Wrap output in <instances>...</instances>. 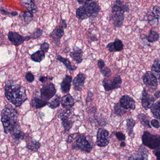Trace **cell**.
I'll return each instance as SVG.
<instances>
[{"mask_svg":"<svg viewBox=\"0 0 160 160\" xmlns=\"http://www.w3.org/2000/svg\"><path fill=\"white\" fill-rule=\"evenodd\" d=\"M4 92L8 101L16 107L21 106L28 99L26 88L12 80H9L6 83Z\"/></svg>","mask_w":160,"mask_h":160,"instance_id":"cell-1","label":"cell"},{"mask_svg":"<svg viewBox=\"0 0 160 160\" xmlns=\"http://www.w3.org/2000/svg\"><path fill=\"white\" fill-rule=\"evenodd\" d=\"M78 2L82 4L77 9L76 17L82 21L87 18L95 17L99 14L100 7L96 2L93 1H78Z\"/></svg>","mask_w":160,"mask_h":160,"instance_id":"cell-2","label":"cell"},{"mask_svg":"<svg viewBox=\"0 0 160 160\" xmlns=\"http://www.w3.org/2000/svg\"><path fill=\"white\" fill-rule=\"evenodd\" d=\"M18 113L15 108L5 107L1 112V122L5 133H11L16 126Z\"/></svg>","mask_w":160,"mask_h":160,"instance_id":"cell-3","label":"cell"},{"mask_svg":"<svg viewBox=\"0 0 160 160\" xmlns=\"http://www.w3.org/2000/svg\"><path fill=\"white\" fill-rule=\"evenodd\" d=\"M143 145L152 149H155L160 148V135L152 134L148 131L143 132L142 136Z\"/></svg>","mask_w":160,"mask_h":160,"instance_id":"cell-4","label":"cell"},{"mask_svg":"<svg viewBox=\"0 0 160 160\" xmlns=\"http://www.w3.org/2000/svg\"><path fill=\"white\" fill-rule=\"evenodd\" d=\"M72 114V111L69 108H66L64 110H62L60 112L59 116L62 121V124L64 128V132H68L72 128L74 121L70 119V116Z\"/></svg>","mask_w":160,"mask_h":160,"instance_id":"cell-5","label":"cell"},{"mask_svg":"<svg viewBox=\"0 0 160 160\" xmlns=\"http://www.w3.org/2000/svg\"><path fill=\"white\" fill-rule=\"evenodd\" d=\"M75 148L79 149L85 152H90L92 150V146L85 136L80 135L77 138L75 143L73 146V149Z\"/></svg>","mask_w":160,"mask_h":160,"instance_id":"cell-6","label":"cell"},{"mask_svg":"<svg viewBox=\"0 0 160 160\" xmlns=\"http://www.w3.org/2000/svg\"><path fill=\"white\" fill-rule=\"evenodd\" d=\"M40 92L41 98L48 102L56 95L57 89L53 83H49L43 86Z\"/></svg>","mask_w":160,"mask_h":160,"instance_id":"cell-7","label":"cell"},{"mask_svg":"<svg viewBox=\"0 0 160 160\" xmlns=\"http://www.w3.org/2000/svg\"><path fill=\"white\" fill-rule=\"evenodd\" d=\"M109 132L103 128H99L96 136V145L99 147H105L109 144Z\"/></svg>","mask_w":160,"mask_h":160,"instance_id":"cell-8","label":"cell"},{"mask_svg":"<svg viewBox=\"0 0 160 160\" xmlns=\"http://www.w3.org/2000/svg\"><path fill=\"white\" fill-rule=\"evenodd\" d=\"M122 80L120 76L118 75L114 78L112 80L104 78L102 81L104 88L106 91L113 90L119 88L121 86Z\"/></svg>","mask_w":160,"mask_h":160,"instance_id":"cell-9","label":"cell"},{"mask_svg":"<svg viewBox=\"0 0 160 160\" xmlns=\"http://www.w3.org/2000/svg\"><path fill=\"white\" fill-rule=\"evenodd\" d=\"M8 38L9 41L16 46H19L23 44L25 41L31 40L29 36H23L19 33L15 32L10 31L8 33Z\"/></svg>","mask_w":160,"mask_h":160,"instance_id":"cell-10","label":"cell"},{"mask_svg":"<svg viewBox=\"0 0 160 160\" xmlns=\"http://www.w3.org/2000/svg\"><path fill=\"white\" fill-rule=\"evenodd\" d=\"M156 98L150 95L147 90L144 88L142 91V96L141 98V103L142 107L146 110L151 108L156 101Z\"/></svg>","mask_w":160,"mask_h":160,"instance_id":"cell-11","label":"cell"},{"mask_svg":"<svg viewBox=\"0 0 160 160\" xmlns=\"http://www.w3.org/2000/svg\"><path fill=\"white\" fill-rule=\"evenodd\" d=\"M119 103L126 110H134L136 108V103L134 100L128 95L122 96L120 100Z\"/></svg>","mask_w":160,"mask_h":160,"instance_id":"cell-12","label":"cell"},{"mask_svg":"<svg viewBox=\"0 0 160 160\" xmlns=\"http://www.w3.org/2000/svg\"><path fill=\"white\" fill-rule=\"evenodd\" d=\"M64 28L62 26H58L56 27L50 34V37L54 41V43L59 46L60 43V40L64 35Z\"/></svg>","mask_w":160,"mask_h":160,"instance_id":"cell-13","label":"cell"},{"mask_svg":"<svg viewBox=\"0 0 160 160\" xmlns=\"http://www.w3.org/2000/svg\"><path fill=\"white\" fill-rule=\"evenodd\" d=\"M86 75L83 73H79L72 81V85L75 90L81 91L84 88Z\"/></svg>","mask_w":160,"mask_h":160,"instance_id":"cell-14","label":"cell"},{"mask_svg":"<svg viewBox=\"0 0 160 160\" xmlns=\"http://www.w3.org/2000/svg\"><path fill=\"white\" fill-rule=\"evenodd\" d=\"M143 83L146 86L157 88L158 80L156 77L151 72H147L143 78Z\"/></svg>","mask_w":160,"mask_h":160,"instance_id":"cell-15","label":"cell"},{"mask_svg":"<svg viewBox=\"0 0 160 160\" xmlns=\"http://www.w3.org/2000/svg\"><path fill=\"white\" fill-rule=\"evenodd\" d=\"M111 19L115 27L117 28H121L124 19V12H119L112 13Z\"/></svg>","mask_w":160,"mask_h":160,"instance_id":"cell-16","label":"cell"},{"mask_svg":"<svg viewBox=\"0 0 160 160\" xmlns=\"http://www.w3.org/2000/svg\"><path fill=\"white\" fill-rule=\"evenodd\" d=\"M145 150H146V148H144L142 145L140 146L139 150L132 153L129 157L128 160H148V154Z\"/></svg>","mask_w":160,"mask_h":160,"instance_id":"cell-17","label":"cell"},{"mask_svg":"<svg viewBox=\"0 0 160 160\" xmlns=\"http://www.w3.org/2000/svg\"><path fill=\"white\" fill-rule=\"evenodd\" d=\"M72 76L66 75L61 83V90L63 93H68L70 92L72 82Z\"/></svg>","mask_w":160,"mask_h":160,"instance_id":"cell-18","label":"cell"},{"mask_svg":"<svg viewBox=\"0 0 160 160\" xmlns=\"http://www.w3.org/2000/svg\"><path fill=\"white\" fill-rule=\"evenodd\" d=\"M75 103V101L74 99L70 93L66 94L61 99V103L62 106L66 108L70 109L72 108L74 105Z\"/></svg>","mask_w":160,"mask_h":160,"instance_id":"cell-19","label":"cell"},{"mask_svg":"<svg viewBox=\"0 0 160 160\" xmlns=\"http://www.w3.org/2000/svg\"><path fill=\"white\" fill-rule=\"evenodd\" d=\"M129 7L126 4H122V2L120 1H116L114 2L111 10V12L114 13L117 12H129Z\"/></svg>","mask_w":160,"mask_h":160,"instance_id":"cell-20","label":"cell"},{"mask_svg":"<svg viewBox=\"0 0 160 160\" xmlns=\"http://www.w3.org/2000/svg\"><path fill=\"white\" fill-rule=\"evenodd\" d=\"M48 102L41 98V96H36L32 98L31 104L32 107L39 109L47 105Z\"/></svg>","mask_w":160,"mask_h":160,"instance_id":"cell-21","label":"cell"},{"mask_svg":"<svg viewBox=\"0 0 160 160\" xmlns=\"http://www.w3.org/2000/svg\"><path fill=\"white\" fill-rule=\"evenodd\" d=\"M18 18L23 24L25 25H28L33 20V14L29 11L21 12L19 14Z\"/></svg>","mask_w":160,"mask_h":160,"instance_id":"cell-22","label":"cell"},{"mask_svg":"<svg viewBox=\"0 0 160 160\" xmlns=\"http://www.w3.org/2000/svg\"><path fill=\"white\" fill-rule=\"evenodd\" d=\"M13 138L16 140H20L24 139L25 138V134L21 131L20 126L18 124L16 125L13 130L11 132Z\"/></svg>","mask_w":160,"mask_h":160,"instance_id":"cell-23","label":"cell"},{"mask_svg":"<svg viewBox=\"0 0 160 160\" xmlns=\"http://www.w3.org/2000/svg\"><path fill=\"white\" fill-rule=\"evenodd\" d=\"M57 60L60 62L63 63L65 65L67 70L70 72L75 71L77 69V67L75 65H73L71 62L69 60V59L67 58H63L62 56L59 55L57 58Z\"/></svg>","mask_w":160,"mask_h":160,"instance_id":"cell-24","label":"cell"},{"mask_svg":"<svg viewBox=\"0 0 160 160\" xmlns=\"http://www.w3.org/2000/svg\"><path fill=\"white\" fill-rule=\"evenodd\" d=\"M83 51L82 49H79L74 50L73 52H71L70 57L73 61L75 62L77 64H80L83 61Z\"/></svg>","mask_w":160,"mask_h":160,"instance_id":"cell-25","label":"cell"},{"mask_svg":"<svg viewBox=\"0 0 160 160\" xmlns=\"http://www.w3.org/2000/svg\"><path fill=\"white\" fill-rule=\"evenodd\" d=\"M151 72L160 83V59H159L154 60L152 66Z\"/></svg>","mask_w":160,"mask_h":160,"instance_id":"cell-26","label":"cell"},{"mask_svg":"<svg viewBox=\"0 0 160 160\" xmlns=\"http://www.w3.org/2000/svg\"><path fill=\"white\" fill-rule=\"evenodd\" d=\"M45 58V52L42 50H38L31 56L32 60L35 62H40Z\"/></svg>","mask_w":160,"mask_h":160,"instance_id":"cell-27","label":"cell"},{"mask_svg":"<svg viewBox=\"0 0 160 160\" xmlns=\"http://www.w3.org/2000/svg\"><path fill=\"white\" fill-rule=\"evenodd\" d=\"M23 5L28 9L29 12L32 14L37 12V8L34 2L32 1H21Z\"/></svg>","mask_w":160,"mask_h":160,"instance_id":"cell-28","label":"cell"},{"mask_svg":"<svg viewBox=\"0 0 160 160\" xmlns=\"http://www.w3.org/2000/svg\"><path fill=\"white\" fill-rule=\"evenodd\" d=\"M150 110L153 117L156 119L160 121V100L154 103L150 108Z\"/></svg>","mask_w":160,"mask_h":160,"instance_id":"cell-29","label":"cell"},{"mask_svg":"<svg viewBox=\"0 0 160 160\" xmlns=\"http://www.w3.org/2000/svg\"><path fill=\"white\" fill-rule=\"evenodd\" d=\"M41 143L35 140H31L27 143V148L32 151L37 152L41 148Z\"/></svg>","mask_w":160,"mask_h":160,"instance_id":"cell-30","label":"cell"},{"mask_svg":"<svg viewBox=\"0 0 160 160\" xmlns=\"http://www.w3.org/2000/svg\"><path fill=\"white\" fill-rule=\"evenodd\" d=\"M135 124V121L133 119L131 118L126 120V129H127L128 135L130 136H132L133 134V128Z\"/></svg>","mask_w":160,"mask_h":160,"instance_id":"cell-31","label":"cell"},{"mask_svg":"<svg viewBox=\"0 0 160 160\" xmlns=\"http://www.w3.org/2000/svg\"><path fill=\"white\" fill-rule=\"evenodd\" d=\"M159 38L160 36L158 32L154 31L151 30L147 36V39L148 42L152 43L157 42L159 40Z\"/></svg>","mask_w":160,"mask_h":160,"instance_id":"cell-32","label":"cell"},{"mask_svg":"<svg viewBox=\"0 0 160 160\" xmlns=\"http://www.w3.org/2000/svg\"><path fill=\"white\" fill-rule=\"evenodd\" d=\"M137 118L143 125L147 126L148 128H151V126L150 124L149 120L145 114L140 113L138 115Z\"/></svg>","mask_w":160,"mask_h":160,"instance_id":"cell-33","label":"cell"},{"mask_svg":"<svg viewBox=\"0 0 160 160\" xmlns=\"http://www.w3.org/2000/svg\"><path fill=\"white\" fill-rule=\"evenodd\" d=\"M60 103V97H59L58 95H57L50 102H48L47 105L50 108H52V109H55L59 106Z\"/></svg>","mask_w":160,"mask_h":160,"instance_id":"cell-34","label":"cell"},{"mask_svg":"<svg viewBox=\"0 0 160 160\" xmlns=\"http://www.w3.org/2000/svg\"><path fill=\"white\" fill-rule=\"evenodd\" d=\"M114 111L116 115L118 116H122L126 113L127 110L123 108L120 104L119 103H115L114 106Z\"/></svg>","mask_w":160,"mask_h":160,"instance_id":"cell-35","label":"cell"},{"mask_svg":"<svg viewBox=\"0 0 160 160\" xmlns=\"http://www.w3.org/2000/svg\"><path fill=\"white\" fill-rule=\"evenodd\" d=\"M43 31L40 28H36L34 31L29 35L31 40L32 39H37L42 35Z\"/></svg>","mask_w":160,"mask_h":160,"instance_id":"cell-36","label":"cell"},{"mask_svg":"<svg viewBox=\"0 0 160 160\" xmlns=\"http://www.w3.org/2000/svg\"><path fill=\"white\" fill-rule=\"evenodd\" d=\"M113 42H114L116 51H121L123 49L124 45H123V43L119 39H115V41H114Z\"/></svg>","mask_w":160,"mask_h":160,"instance_id":"cell-37","label":"cell"},{"mask_svg":"<svg viewBox=\"0 0 160 160\" xmlns=\"http://www.w3.org/2000/svg\"><path fill=\"white\" fill-rule=\"evenodd\" d=\"M100 72L105 78L109 77L111 75V70L108 67H104L102 70H100Z\"/></svg>","mask_w":160,"mask_h":160,"instance_id":"cell-38","label":"cell"},{"mask_svg":"<svg viewBox=\"0 0 160 160\" xmlns=\"http://www.w3.org/2000/svg\"><path fill=\"white\" fill-rule=\"evenodd\" d=\"M152 12L153 13L156 18L159 20L160 18V7L157 5L154 6L152 10Z\"/></svg>","mask_w":160,"mask_h":160,"instance_id":"cell-39","label":"cell"},{"mask_svg":"<svg viewBox=\"0 0 160 160\" xmlns=\"http://www.w3.org/2000/svg\"><path fill=\"white\" fill-rule=\"evenodd\" d=\"M114 134L119 141H124L126 137H125V135L122 132H115Z\"/></svg>","mask_w":160,"mask_h":160,"instance_id":"cell-40","label":"cell"},{"mask_svg":"<svg viewBox=\"0 0 160 160\" xmlns=\"http://www.w3.org/2000/svg\"><path fill=\"white\" fill-rule=\"evenodd\" d=\"M49 48H50V45H49L48 43L44 42L42 43L41 45L40 50L46 53V52H47L48 51Z\"/></svg>","mask_w":160,"mask_h":160,"instance_id":"cell-41","label":"cell"},{"mask_svg":"<svg viewBox=\"0 0 160 160\" xmlns=\"http://www.w3.org/2000/svg\"><path fill=\"white\" fill-rule=\"evenodd\" d=\"M26 79L29 83H32L34 80V76L31 72H28L26 74Z\"/></svg>","mask_w":160,"mask_h":160,"instance_id":"cell-42","label":"cell"},{"mask_svg":"<svg viewBox=\"0 0 160 160\" xmlns=\"http://www.w3.org/2000/svg\"><path fill=\"white\" fill-rule=\"evenodd\" d=\"M106 48L110 52H116V48L114 46V42H110L107 45Z\"/></svg>","mask_w":160,"mask_h":160,"instance_id":"cell-43","label":"cell"},{"mask_svg":"<svg viewBox=\"0 0 160 160\" xmlns=\"http://www.w3.org/2000/svg\"><path fill=\"white\" fill-rule=\"evenodd\" d=\"M151 124L152 126V127L156 128V129H158V128H160V122H159L158 120L156 119H153L151 121Z\"/></svg>","mask_w":160,"mask_h":160,"instance_id":"cell-44","label":"cell"},{"mask_svg":"<svg viewBox=\"0 0 160 160\" xmlns=\"http://www.w3.org/2000/svg\"><path fill=\"white\" fill-rule=\"evenodd\" d=\"M93 92L89 90L88 91V95H87V98H86V102L87 103L91 102L92 100V97H93Z\"/></svg>","mask_w":160,"mask_h":160,"instance_id":"cell-45","label":"cell"},{"mask_svg":"<svg viewBox=\"0 0 160 160\" xmlns=\"http://www.w3.org/2000/svg\"><path fill=\"white\" fill-rule=\"evenodd\" d=\"M97 65L100 70H102L105 66L104 61L102 59H99L97 62Z\"/></svg>","mask_w":160,"mask_h":160,"instance_id":"cell-46","label":"cell"},{"mask_svg":"<svg viewBox=\"0 0 160 160\" xmlns=\"http://www.w3.org/2000/svg\"><path fill=\"white\" fill-rule=\"evenodd\" d=\"M152 152L156 157V160H160V148L153 150Z\"/></svg>","mask_w":160,"mask_h":160,"instance_id":"cell-47","label":"cell"},{"mask_svg":"<svg viewBox=\"0 0 160 160\" xmlns=\"http://www.w3.org/2000/svg\"><path fill=\"white\" fill-rule=\"evenodd\" d=\"M48 79V78L47 76H41L39 78V81L42 83H44L46 82Z\"/></svg>","mask_w":160,"mask_h":160,"instance_id":"cell-48","label":"cell"},{"mask_svg":"<svg viewBox=\"0 0 160 160\" xmlns=\"http://www.w3.org/2000/svg\"><path fill=\"white\" fill-rule=\"evenodd\" d=\"M60 24L61 26H62L63 28H67V24H66V21H65V20H63V19H61V20Z\"/></svg>","mask_w":160,"mask_h":160,"instance_id":"cell-49","label":"cell"},{"mask_svg":"<svg viewBox=\"0 0 160 160\" xmlns=\"http://www.w3.org/2000/svg\"><path fill=\"white\" fill-rule=\"evenodd\" d=\"M1 13L2 14L5 15H12V12H7L6 10H4V9H2V8H1Z\"/></svg>","mask_w":160,"mask_h":160,"instance_id":"cell-50","label":"cell"},{"mask_svg":"<svg viewBox=\"0 0 160 160\" xmlns=\"http://www.w3.org/2000/svg\"><path fill=\"white\" fill-rule=\"evenodd\" d=\"M154 96L156 99H158L160 97V91H157L154 93Z\"/></svg>","mask_w":160,"mask_h":160,"instance_id":"cell-51","label":"cell"},{"mask_svg":"<svg viewBox=\"0 0 160 160\" xmlns=\"http://www.w3.org/2000/svg\"><path fill=\"white\" fill-rule=\"evenodd\" d=\"M125 146H126V144H125L124 141H122V142L121 143L120 147H121V148H123V147H125Z\"/></svg>","mask_w":160,"mask_h":160,"instance_id":"cell-52","label":"cell"}]
</instances>
